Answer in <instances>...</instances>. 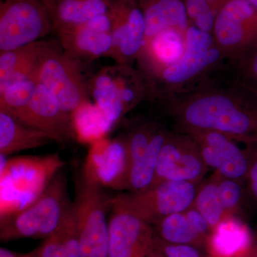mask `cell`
Masks as SVG:
<instances>
[{"mask_svg":"<svg viewBox=\"0 0 257 257\" xmlns=\"http://www.w3.org/2000/svg\"><path fill=\"white\" fill-rule=\"evenodd\" d=\"M37 257H80L79 234L73 202L66 207L55 231L37 248Z\"/></svg>","mask_w":257,"mask_h":257,"instance_id":"603a6c76","label":"cell"},{"mask_svg":"<svg viewBox=\"0 0 257 257\" xmlns=\"http://www.w3.org/2000/svg\"><path fill=\"white\" fill-rule=\"evenodd\" d=\"M246 177L248 178V186L251 195L257 202V153L250 162L249 168Z\"/></svg>","mask_w":257,"mask_h":257,"instance_id":"e575fe53","label":"cell"},{"mask_svg":"<svg viewBox=\"0 0 257 257\" xmlns=\"http://www.w3.org/2000/svg\"><path fill=\"white\" fill-rule=\"evenodd\" d=\"M72 115L77 139L84 143L92 145L104 139L113 126L96 104L89 101L79 106Z\"/></svg>","mask_w":257,"mask_h":257,"instance_id":"484cf974","label":"cell"},{"mask_svg":"<svg viewBox=\"0 0 257 257\" xmlns=\"http://www.w3.org/2000/svg\"><path fill=\"white\" fill-rule=\"evenodd\" d=\"M114 0H52L45 5L53 31L75 26L107 14Z\"/></svg>","mask_w":257,"mask_h":257,"instance_id":"44dd1931","label":"cell"},{"mask_svg":"<svg viewBox=\"0 0 257 257\" xmlns=\"http://www.w3.org/2000/svg\"><path fill=\"white\" fill-rule=\"evenodd\" d=\"M83 65L66 55L58 40L47 41L37 73L38 83L52 93L62 109L72 113L89 101Z\"/></svg>","mask_w":257,"mask_h":257,"instance_id":"8992f818","label":"cell"},{"mask_svg":"<svg viewBox=\"0 0 257 257\" xmlns=\"http://www.w3.org/2000/svg\"><path fill=\"white\" fill-rule=\"evenodd\" d=\"M225 59L211 33L189 25L185 32L182 57L149 79L152 96H161L190 87Z\"/></svg>","mask_w":257,"mask_h":257,"instance_id":"3957f363","label":"cell"},{"mask_svg":"<svg viewBox=\"0 0 257 257\" xmlns=\"http://www.w3.org/2000/svg\"><path fill=\"white\" fill-rule=\"evenodd\" d=\"M214 44L233 61L257 43V9L248 0H228L216 14Z\"/></svg>","mask_w":257,"mask_h":257,"instance_id":"9c48e42d","label":"cell"},{"mask_svg":"<svg viewBox=\"0 0 257 257\" xmlns=\"http://www.w3.org/2000/svg\"><path fill=\"white\" fill-rule=\"evenodd\" d=\"M53 141L48 133L26 126L11 115L0 111V156L38 148Z\"/></svg>","mask_w":257,"mask_h":257,"instance_id":"7402d4cb","label":"cell"},{"mask_svg":"<svg viewBox=\"0 0 257 257\" xmlns=\"http://www.w3.org/2000/svg\"><path fill=\"white\" fill-rule=\"evenodd\" d=\"M51 31L52 19L42 0H1L0 52L40 41Z\"/></svg>","mask_w":257,"mask_h":257,"instance_id":"52a82bcc","label":"cell"},{"mask_svg":"<svg viewBox=\"0 0 257 257\" xmlns=\"http://www.w3.org/2000/svg\"><path fill=\"white\" fill-rule=\"evenodd\" d=\"M239 85L203 82L179 92L164 94L179 133L210 130L257 145V103Z\"/></svg>","mask_w":257,"mask_h":257,"instance_id":"6da1fadb","label":"cell"},{"mask_svg":"<svg viewBox=\"0 0 257 257\" xmlns=\"http://www.w3.org/2000/svg\"><path fill=\"white\" fill-rule=\"evenodd\" d=\"M197 192L192 182H165L141 192L120 194L111 201L155 226L166 216L192 207Z\"/></svg>","mask_w":257,"mask_h":257,"instance_id":"ba28073f","label":"cell"},{"mask_svg":"<svg viewBox=\"0 0 257 257\" xmlns=\"http://www.w3.org/2000/svg\"><path fill=\"white\" fill-rule=\"evenodd\" d=\"M0 257H37V248L30 252L21 253L2 247L0 248Z\"/></svg>","mask_w":257,"mask_h":257,"instance_id":"d590c367","label":"cell"},{"mask_svg":"<svg viewBox=\"0 0 257 257\" xmlns=\"http://www.w3.org/2000/svg\"><path fill=\"white\" fill-rule=\"evenodd\" d=\"M42 1H43V3L46 5L47 3H50V1H52V0H42Z\"/></svg>","mask_w":257,"mask_h":257,"instance_id":"60d3db41","label":"cell"},{"mask_svg":"<svg viewBox=\"0 0 257 257\" xmlns=\"http://www.w3.org/2000/svg\"><path fill=\"white\" fill-rule=\"evenodd\" d=\"M1 157V219L13 215L35 202L66 165L58 154L15 157L7 160Z\"/></svg>","mask_w":257,"mask_h":257,"instance_id":"7a4b0ae2","label":"cell"},{"mask_svg":"<svg viewBox=\"0 0 257 257\" xmlns=\"http://www.w3.org/2000/svg\"><path fill=\"white\" fill-rule=\"evenodd\" d=\"M247 257H257V246L253 247L252 251Z\"/></svg>","mask_w":257,"mask_h":257,"instance_id":"f35d334b","label":"cell"},{"mask_svg":"<svg viewBox=\"0 0 257 257\" xmlns=\"http://www.w3.org/2000/svg\"><path fill=\"white\" fill-rule=\"evenodd\" d=\"M102 186L82 170L75 179L74 204L79 234L80 257H108L111 199Z\"/></svg>","mask_w":257,"mask_h":257,"instance_id":"5b68a950","label":"cell"},{"mask_svg":"<svg viewBox=\"0 0 257 257\" xmlns=\"http://www.w3.org/2000/svg\"><path fill=\"white\" fill-rule=\"evenodd\" d=\"M155 248L167 257H202L200 253L191 245L173 244L160 239L157 236Z\"/></svg>","mask_w":257,"mask_h":257,"instance_id":"d6a6232c","label":"cell"},{"mask_svg":"<svg viewBox=\"0 0 257 257\" xmlns=\"http://www.w3.org/2000/svg\"><path fill=\"white\" fill-rule=\"evenodd\" d=\"M112 28L109 57L116 64L133 66L143 49L145 22L138 0H114L108 12Z\"/></svg>","mask_w":257,"mask_h":257,"instance_id":"8fae6325","label":"cell"},{"mask_svg":"<svg viewBox=\"0 0 257 257\" xmlns=\"http://www.w3.org/2000/svg\"><path fill=\"white\" fill-rule=\"evenodd\" d=\"M221 177L215 172L210 180L198 189L192 204L207 219L211 230L228 215L219 194V181Z\"/></svg>","mask_w":257,"mask_h":257,"instance_id":"83f0119b","label":"cell"},{"mask_svg":"<svg viewBox=\"0 0 257 257\" xmlns=\"http://www.w3.org/2000/svg\"><path fill=\"white\" fill-rule=\"evenodd\" d=\"M108 257H148L157 235L151 224L111 201Z\"/></svg>","mask_w":257,"mask_h":257,"instance_id":"7c38bea8","label":"cell"},{"mask_svg":"<svg viewBox=\"0 0 257 257\" xmlns=\"http://www.w3.org/2000/svg\"><path fill=\"white\" fill-rule=\"evenodd\" d=\"M46 45L47 41L40 40L15 50L0 52V92L19 81L28 79L37 80Z\"/></svg>","mask_w":257,"mask_h":257,"instance_id":"d6986e66","label":"cell"},{"mask_svg":"<svg viewBox=\"0 0 257 257\" xmlns=\"http://www.w3.org/2000/svg\"><path fill=\"white\" fill-rule=\"evenodd\" d=\"M206 246L211 257H247L255 246L247 225L232 214L213 228Z\"/></svg>","mask_w":257,"mask_h":257,"instance_id":"ac0fdd59","label":"cell"},{"mask_svg":"<svg viewBox=\"0 0 257 257\" xmlns=\"http://www.w3.org/2000/svg\"><path fill=\"white\" fill-rule=\"evenodd\" d=\"M96 106L112 126L127 113L124 104L115 93L112 80L106 67L93 77L89 85Z\"/></svg>","mask_w":257,"mask_h":257,"instance_id":"d4e9b609","label":"cell"},{"mask_svg":"<svg viewBox=\"0 0 257 257\" xmlns=\"http://www.w3.org/2000/svg\"><path fill=\"white\" fill-rule=\"evenodd\" d=\"M189 22L202 31L212 35L216 15L206 0H184Z\"/></svg>","mask_w":257,"mask_h":257,"instance_id":"4dcf8cb0","label":"cell"},{"mask_svg":"<svg viewBox=\"0 0 257 257\" xmlns=\"http://www.w3.org/2000/svg\"><path fill=\"white\" fill-rule=\"evenodd\" d=\"M155 230L157 236L165 242L193 246L206 243V240L189 222L184 211L166 216L155 225Z\"/></svg>","mask_w":257,"mask_h":257,"instance_id":"4316f807","label":"cell"},{"mask_svg":"<svg viewBox=\"0 0 257 257\" xmlns=\"http://www.w3.org/2000/svg\"><path fill=\"white\" fill-rule=\"evenodd\" d=\"M219 190L226 214H232L238 209L241 197V189L237 180L221 176L219 181Z\"/></svg>","mask_w":257,"mask_h":257,"instance_id":"1f68e13d","label":"cell"},{"mask_svg":"<svg viewBox=\"0 0 257 257\" xmlns=\"http://www.w3.org/2000/svg\"><path fill=\"white\" fill-rule=\"evenodd\" d=\"M186 134L197 142L203 160L225 178L246 177L250 162L234 140L210 130H189Z\"/></svg>","mask_w":257,"mask_h":257,"instance_id":"2e32d148","label":"cell"},{"mask_svg":"<svg viewBox=\"0 0 257 257\" xmlns=\"http://www.w3.org/2000/svg\"><path fill=\"white\" fill-rule=\"evenodd\" d=\"M211 5V8L214 10L215 14H217L219 10L228 1V0H206Z\"/></svg>","mask_w":257,"mask_h":257,"instance_id":"8d00e7d4","label":"cell"},{"mask_svg":"<svg viewBox=\"0 0 257 257\" xmlns=\"http://www.w3.org/2000/svg\"><path fill=\"white\" fill-rule=\"evenodd\" d=\"M148 257H167L165 256L164 253L161 252V251H159L157 248H155L153 251H152L151 253H150Z\"/></svg>","mask_w":257,"mask_h":257,"instance_id":"74e56055","label":"cell"},{"mask_svg":"<svg viewBox=\"0 0 257 257\" xmlns=\"http://www.w3.org/2000/svg\"><path fill=\"white\" fill-rule=\"evenodd\" d=\"M38 84L35 79H24L11 84L0 92V111L11 116L25 107L31 101Z\"/></svg>","mask_w":257,"mask_h":257,"instance_id":"f1b7e54d","label":"cell"},{"mask_svg":"<svg viewBox=\"0 0 257 257\" xmlns=\"http://www.w3.org/2000/svg\"><path fill=\"white\" fill-rule=\"evenodd\" d=\"M236 64V84L257 96V43L234 60Z\"/></svg>","mask_w":257,"mask_h":257,"instance_id":"f546056e","label":"cell"},{"mask_svg":"<svg viewBox=\"0 0 257 257\" xmlns=\"http://www.w3.org/2000/svg\"><path fill=\"white\" fill-rule=\"evenodd\" d=\"M184 213L194 229L207 241L208 236L211 231L210 225L208 223L207 219L201 214L200 211H198L193 206L184 211Z\"/></svg>","mask_w":257,"mask_h":257,"instance_id":"836d02e7","label":"cell"},{"mask_svg":"<svg viewBox=\"0 0 257 257\" xmlns=\"http://www.w3.org/2000/svg\"><path fill=\"white\" fill-rule=\"evenodd\" d=\"M66 55L82 64L109 57L112 47V28L109 15L56 32Z\"/></svg>","mask_w":257,"mask_h":257,"instance_id":"4fadbf2b","label":"cell"},{"mask_svg":"<svg viewBox=\"0 0 257 257\" xmlns=\"http://www.w3.org/2000/svg\"><path fill=\"white\" fill-rule=\"evenodd\" d=\"M207 169L197 142L192 136L183 133H168L161 149L150 187L165 182L196 184L202 180Z\"/></svg>","mask_w":257,"mask_h":257,"instance_id":"30bf717a","label":"cell"},{"mask_svg":"<svg viewBox=\"0 0 257 257\" xmlns=\"http://www.w3.org/2000/svg\"><path fill=\"white\" fill-rule=\"evenodd\" d=\"M145 22V41L166 30H187L191 25L183 0H140Z\"/></svg>","mask_w":257,"mask_h":257,"instance_id":"ffe728a7","label":"cell"},{"mask_svg":"<svg viewBox=\"0 0 257 257\" xmlns=\"http://www.w3.org/2000/svg\"><path fill=\"white\" fill-rule=\"evenodd\" d=\"M12 116L26 126L48 133L57 143L77 139L72 113L62 109L55 96L40 83L28 105Z\"/></svg>","mask_w":257,"mask_h":257,"instance_id":"5bb4252c","label":"cell"},{"mask_svg":"<svg viewBox=\"0 0 257 257\" xmlns=\"http://www.w3.org/2000/svg\"><path fill=\"white\" fill-rule=\"evenodd\" d=\"M248 1L257 9V0H248Z\"/></svg>","mask_w":257,"mask_h":257,"instance_id":"ab89813d","label":"cell"},{"mask_svg":"<svg viewBox=\"0 0 257 257\" xmlns=\"http://www.w3.org/2000/svg\"><path fill=\"white\" fill-rule=\"evenodd\" d=\"M185 32L176 29L164 30L144 43L138 62L147 80L182 57Z\"/></svg>","mask_w":257,"mask_h":257,"instance_id":"e0dca14e","label":"cell"},{"mask_svg":"<svg viewBox=\"0 0 257 257\" xmlns=\"http://www.w3.org/2000/svg\"><path fill=\"white\" fill-rule=\"evenodd\" d=\"M69 202L67 177L60 171L35 202L1 219L0 240L46 239L58 226Z\"/></svg>","mask_w":257,"mask_h":257,"instance_id":"277c9868","label":"cell"},{"mask_svg":"<svg viewBox=\"0 0 257 257\" xmlns=\"http://www.w3.org/2000/svg\"><path fill=\"white\" fill-rule=\"evenodd\" d=\"M167 134L168 132L160 126L152 138L145 153L131 166L128 176V189L132 192H141L151 187L159 155Z\"/></svg>","mask_w":257,"mask_h":257,"instance_id":"cb8c5ba5","label":"cell"},{"mask_svg":"<svg viewBox=\"0 0 257 257\" xmlns=\"http://www.w3.org/2000/svg\"><path fill=\"white\" fill-rule=\"evenodd\" d=\"M130 165L124 138L92 144L83 170L102 187L128 189Z\"/></svg>","mask_w":257,"mask_h":257,"instance_id":"9a60e30c","label":"cell"}]
</instances>
